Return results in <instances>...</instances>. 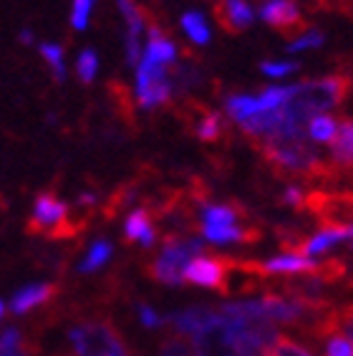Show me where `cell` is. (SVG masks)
<instances>
[{"instance_id": "cell-29", "label": "cell", "mask_w": 353, "mask_h": 356, "mask_svg": "<svg viewBox=\"0 0 353 356\" xmlns=\"http://www.w3.org/2000/svg\"><path fill=\"white\" fill-rule=\"evenodd\" d=\"M21 41L23 43H33V33H31V31H23V33H21Z\"/></svg>"}, {"instance_id": "cell-1", "label": "cell", "mask_w": 353, "mask_h": 356, "mask_svg": "<svg viewBox=\"0 0 353 356\" xmlns=\"http://www.w3.org/2000/svg\"><path fill=\"white\" fill-rule=\"evenodd\" d=\"M278 336L270 321L215 311L210 321L192 334V349L197 356H265Z\"/></svg>"}, {"instance_id": "cell-11", "label": "cell", "mask_w": 353, "mask_h": 356, "mask_svg": "<svg viewBox=\"0 0 353 356\" xmlns=\"http://www.w3.org/2000/svg\"><path fill=\"white\" fill-rule=\"evenodd\" d=\"M124 240L129 243V245H139L142 248H151L156 245V227H154V215L149 213V207H136L134 213L126 218L124 222Z\"/></svg>"}, {"instance_id": "cell-14", "label": "cell", "mask_w": 353, "mask_h": 356, "mask_svg": "<svg viewBox=\"0 0 353 356\" xmlns=\"http://www.w3.org/2000/svg\"><path fill=\"white\" fill-rule=\"evenodd\" d=\"M215 311L217 309H210V306H190V309H184V311H176L167 321L172 323V329L179 336H187V334H195L197 329H202L204 323L212 318Z\"/></svg>"}, {"instance_id": "cell-21", "label": "cell", "mask_w": 353, "mask_h": 356, "mask_svg": "<svg viewBox=\"0 0 353 356\" xmlns=\"http://www.w3.org/2000/svg\"><path fill=\"white\" fill-rule=\"evenodd\" d=\"M96 71H99V56H96V51L86 48V51L79 56V61H76V74H79V79H81L83 83H91Z\"/></svg>"}, {"instance_id": "cell-19", "label": "cell", "mask_w": 353, "mask_h": 356, "mask_svg": "<svg viewBox=\"0 0 353 356\" xmlns=\"http://www.w3.org/2000/svg\"><path fill=\"white\" fill-rule=\"evenodd\" d=\"M109 258H111V245L106 243V240H99V243L91 245L86 261L81 263V273H94V270H99Z\"/></svg>"}, {"instance_id": "cell-17", "label": "cell", "mask_w": 353, "mask_h": 356, "mask_svg": "<svg viewBox=\"0 0 353 356\" xmlns=\"http://www.w3.org/2000/svg\"><path fill=\"white\" fill-rule=\"evenodd\" d=\"M31 346L18 329H6L0 334V356H28Z\"/></svg>"}, {"instance_id": "cell-22", "label": "cell", "mask_w": 353, "mask_h": 356, "mask_svg": "<svg viewBox=\"0 0 353 356\" xmlns=\"http://www.w3.org/2000/svg\"><path fill=\"white\" fill-rule=\"evenodd\" d=\"M41 56L51 63L56 81H63V79H66V69H63V48L56 46V43H41Z\"/></svg>"}, {"instance_id": "cell-6", "label": "cell", "mask_w": 353, "mask_h": 356, "mask_svg": "<svg viewBox=\"0 0 353 356\" xmlns=\"http://www.w3.org/2000/svg\"><path fill=\"white\" fill-rule=\"evenodd\" d=\"M235 273V258L227 255H197L190 266L184 268V286L210 288L217 293L230 291V275Z\"/></svg>"}, {"instance_id": "cell-26", "label": "cell", "mask_w": 353, "mask_h": 356, "mask_svg": "<svg viewBox=\"0 0 353 356\" xmlns=\"http://www.w3.org/2000/svg\"><path fill=\"white\" fill-rule=\"evenodd\" d=\"M260 71H263L265 76H272V79H280V76H288L293 74V71H298V63H275V61H265L263 66H260Z\"/></svg>"}, {"instance_id": "cell-8", "label": "cell", "mask_w": 353, "mask_h": 356, "mask_svg": "<svg viewBox=\"0 0 353 356\" xmlns=\"http://www.w3.org/2000/svg\"><path fill=\"white\" fill-rule=\"evenodd\" d=\"M260 18L288 38H300L308 28V21L300 15L295 0H265L260 8Z\"/></svg>"}, {"instance_id": "cell-13", "label": "cell", "mask_w": 353, "mask_h": 356, "mask_svg": "<svg viewBox=\"0 0 353 356\" xmlns=\"http://www.w3.org/2000/svg\"><path fill=\"white\" fill-rule=\"evenodd\" d=\"M331 165L338 172H353V119H340L331 142Z\"/></svg>"}, {"instance_id": "cell-2", "label": "cell", "mask_w": 353, "mask_h": 356, "mask_svg": "<svg viewBox=\"0 0 353 356\" xmlns=\"http://www.w3.org/2000/svg\"><path fill=\"white\" fill-rule=\"evenodd\" d=\"M86 220L71 218V210L56 192H41L33 202V213L28 218L26 230L31 235H43L48 240H71L83 233Z\"/></svg>"}, {"instance_id": "cell-20", "label": "cell", "mask_w": 353, "mask_h": 356, "mask_svg": "<svg viewBox=\"0 0 353 356\" xmlns=\"http://www.w3.org/2000/svg\"><path fill=\"white\" fill-rule=\"evenodd\" d=\"M265 356H313V354L303 346V343L293 341V339H288V336H278L275 343L268 349Z\"/></svg>"}, {"instance_id": "cell-32", "label": "cell", "mask_w": 353, "mask_h": 356, "mask_svg": "<svg viewBox=\"0 0 353 356\" xmlns=\"http://www.w3.org/2000/svg\"><path fill=\"white\" fill-rule=\"evenodd\" d=\"M58 356H76V354H58Z\"/></svg>"}, {"instance_id": "cell-9", "label": "cell", "mask_w": 353, "mask_h": 356, "mask_svg": "<svg viewBox=\"0 0 353 356\" xmlns=\"http://www.w3.org/2000/svg\"><path fill=\"white\" fill-rule=\"evenodd\" d=\"M184 124L190 127V131L199 142L215 144L224 137L222 117H220L217 111L207 109L204 104H195V102L187 104L184 106Z\"/></svg>"}, {"instance_id": "cell-18", "label": "cell", "mask_w": 353, "mask_h": 356, "mask_svg": "<svg viewBox=\"0 0 353 356\" xmlns=\"http://www.w3.org/2000/svg\"><path fill=\"white\" fill-rule=\"evenodd\" d=\"M182 28H184V33L192 38V43L204 46V43L210 41V28H207V23H204V18L199 13H184Z\"/></svg>"}, {"instance_id": "cell-24", "label": "cell", "mask_w": 353, "mask_h": 356, "mask_svg": "<svg viewBox=\"0 0 353 356\" xmlns=\"http://www.w3.org/2000/svg\"><path fill=\"white\" fill-rule=\"evenodd\" d=\"M320 43H323V33L320 31H311V33H303L300 38L288 43V51L298 54V51H306V48H318Z\"/></svg>"}, {"instance_id": "cell-3", "label": "cell", "mask_w": 353, "mask_h": 356, "mask_svg": "<svg viewBox=\"0 0 353 356\" xmlns=\"http://www.w3.org/2000/svg\"><path fill=\"white\" fill-rule=\"evenodd\" d=\"M76 356H131L129 343L111 318H83L68 331Z\"/></svg>"}, {"instance_id": "cell-5", "label": "cell", "mask_w": 353, "mask_h": 356, "mask_svg": "<svg viewBox=\"0 0 353 356\" xmlns=\"http://www.w3.org/2000/svg\"><path fill=\"white\" fill-rule=\"evenodd\" d=\"M172 79H170V66L151 61L147 56L139 58L136 66V89H134V102L139 109H156L170 104L172 99Z\"/></svg>"}, {"instance_id": "cell-25", "label": "cell", "mask_w": 353, "mask_h": 356, "mask_svg": "<svg viewBox=\"0 0 353 356\" xmlns=\"http://www.w3.org/2000/svg\"><path fill=\"white\" fill-rule=\"evenodd\" d=\"M159 356H192L190 346L184 339L179 336H172V339H164L162 341V349H159Z\"/></svg>"}, {"instance_id": "cell-4", "label": "cell", "mask_w": 353, "mask_h": 356, "mask_svg": "<svg viewBox=\"0 0 353 356\" xmlns=\"http://www.w3.org/2000/svg\"><path fill=\"white\" fill-rule=\"evenodd\" d=\"M202 253L197 238H184L182 233H170L162 240V253L147 266V275L162 286H184V268Z\"/></svg>"}, {"instance_id": "cell-15", "label": "cell", "mask_w": 353, "mask_h": 356, "mask_svg": "<svg viewBox=\"0 0 353 356\" xmlns=\"http://www.w3.org/2000/svg\"><path fill=\"white\" fill-rule=\"evenodd\" d=\"M318 321H320V326H326V329H331V331H338V334H343L348 341L353 343V306H340V309L331 306V309L318 316Z\"/></svg>"}, {"instance_id": "cell-10", "label": "cell", "mask_w": 353, "mask_h": 356, "mask_svg": "<svg viewBox=\"0 0 353 356\" xmlns=\"http://www.w3.org/2000/svg\"><path fill=\"white\" fill-rule=\"evenodd\" d=\"M215 15L227 33H240L255 21V10L245 0H215Z\"/></svg>"}, {"instance_id": "cell-7", "label": "cell", "mask_w": 353, "mask_h": 356, "mask_svg": "<svg viewBox=\"0 0 353 356\" xmlns=\"http://www.w3.org/2000/svg\"><path fill=\"white\" fill-rule=\"evenodd\" d=\"M235 270H245L252 275H311L318 281L323 263L288 253L280 258H270V261H235Z\"/></svg>"}, {"instance_id": "cell-12", "label": "cell", "mask_w": 353, "mask_h": 356, "mask_svg": "<svg viewBox=\"0 0 353 356\" xmlns=\"http://www.w3.org/2000/svg\"><path fill=\"white\" fill-rule=\"evenodd\" d=\"M58 296V286L56 283H31V286L21 288L18 293L10 298V311L18 316L28 314V311L46 306Z\"/></svg>"}, {"instance_id": "cell-27", "label": "cell", "mask_w": 353, "mask_h": 356, "mask_svg": "<svg viewBox=\"0 0 353 356\" xmlns=\"http://www.w3.org/2000/svg\"><path fill=\"white\" fill-rule=\"evenodd\" d=\"M139 321H142V326H147V329H159V326H164V323H167V318L156 314L151 306L142 303V306H139Z\"/></svg>"}, {"instance_id": "cell-28", "label": "cell", "mask_w": 353, "mask_h": 356, "mask_svg": "<svg viewBox=\"0 0 353 356\" xmlns=\"http://www.w3.org/2000/svg\"><path fill=\"white\" fill-rule=\"evenodd\" d=\"M303 202H306V192L298 190V187H288V190L283 192V205H290V207L303 210Z\"/></svg>"}, {"instance_id": "cell-30", "label": "cell", "mask_w": 353, "mask_h": 356, "mask_svg": "<svg viewBox=\"0 0 353 356\" xmlns=\"http://www.w3.org/2000/svg\"><path fill=\"white\" fill-rule=\"evenodd\" d=\"M343 283H348V286L353 288V268H351V273H348V278H346V281H343Z\"/></svg>"}, {"instance_id": "cell-16", "label": "cell", "mask_w": 353, "mask_h": 356, "mask_svg": "<svg viewBox=\"0 0 353 356\" xmlns=\"http://www.w3.org/2000/svg\"><path fill=\"white\" fill-rule=\"evenodd\" d=\"M336 131H338V124L328 114H320V117L311 119V124H308V137L318 144H331L336 139Z\"/></svg>"}, {"instance_id": "cell-31", "label": "cell", "mask_w": 353, "mask_h": 356, "mask_svg": "<svg viewBox=\"0 0 353 356\" xmlns=\"http://www.w3.org/2000/svg\"><path fill=\"white\" fill-rule=\"evenodd\" d=\"M3 314H6V306H3V301H0V318H3Z\"/></svg>"}, {"instance_id": "cell-23", "label": "cell", "mask_w": 353, "mask_h": 356, "mask_svg": "<svg viewBox=\"0 0 353 356\" xmlns=\"http://www.w3.org/2000/svg\"><path fill=\"white\" fill-rule=\"evenodd\" d=\"M91 8H94V0H74V8H71V26H74L76 31H83V28L88 26Z\"/></svg>"}]
</instances>
